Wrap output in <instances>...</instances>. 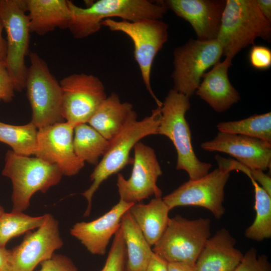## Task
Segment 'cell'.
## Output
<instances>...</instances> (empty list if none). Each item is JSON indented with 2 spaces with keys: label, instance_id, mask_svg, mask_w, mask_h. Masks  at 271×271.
Listing matches in <instances>:
<instances>
[{
  "label": "cell",
  "instance_id": "1",
  "mask_svg": "<svg viewBox=\"0 0 271 271\" xmlns=\"http://www.w3.org/2000/svg\"><path fill=\"white\" fill-rule=\"evenodd\" d=\"M160 108L157 107L152 110L150 115L141 120H138L137 114L135 115L119 133L109 141L102 159L90 175L92 184L81 193L88 202L84 216L89 215L92 197L102 183L133 163V159L129 157V153L136 144L147 136L158 134Z\"/></svg>",
  "mask_w": 271,
  "mask_h": 271
},
{
  "label": "cell",
  "instance_id": "2",
  "mask_svg": "<svg viewBox=\"0 0 271 271\" xmlns=\"http://www.w3.org/2000/svg\"><path fill=\"white\" fill-rule=\"evenodd\" d=\"M70 12L68 29L76 39L86 38L98 32L102 21L118 17L136 22L144 19L161 20L167 9L147 0H99L86 8L68 1Z\"/></svg>",
  "mask_w": 271,
  "mask_h": 271
},
{
  "label": "cell",
  "instance_id": "3",
  "mask_svg": "<svg viewBox=\"0 0 271 271\" xmlns=\"http://www.w3.org/2000/svg\"><path fill=\"white\" fill-rule=\"evenodd\" d=\"M260 38L271 40V22L261 13L256 0H227L217 40L223 55L232 60Z\"/></svg>",
  "mask_w": 271,
  "mask_h": 271
},
{
  "label": "cell",
  "instance_id": "4",
  "mask_svg": "<svg viewBox=\"0 0 271 271\" xmlns=\"http://www.w3.org/2000/svg\"><path fill=\"white\" fill-rule=\"evenodd\" d=\"M190 108L189 98L171 89L161 107L158 134L168 138L177 154L176 168L186 171L189 180H196L206 175L212 167L197 157L191 142V133L185 118Z\"/></svg>",
  "mask_w": 271,
  "mask_h": 271
},
{
  "label": "cell",
  "instance_id": "5",
  "mask_svg": "<svg viewBox=\"0 0 271 271\" xmlns=\"http://www.w3.org/2000/svg\"><path fill=\"white\" fill-rule=\"evenodd\" d=\"M5 160L2 175L12 183L14 211L26 210L34 194L45 193L58 184L62 176L56 165L37 157L18 155L12 150L7 152Z\"/></svg>",
  "mask_w": 271,
  "mask_h": 271
},
{
  "label": "cell",
  "instance_id": "6",
  "mask_svg": "<svg viewBox=\"0 0 271 271\" xmlns=\"http://www.w3.org/2000/svg\"><path fill=\"white\" fill-rule=\"evenodd\" d=\"M25 88L32 110V122L38 128L64 122L60 83L46 62L36 53L29 54Z\"/></svg>",
  "mask_w": 271,
  "mask_h": 271
},
{
  "label": "cell",
  "instance_id": "7",
  "mask_svg": "<svg viewBox=\"0 0 271 271\" xmlns=\"http://www.w3.org/2000/svg\"><path fill=\"white\" fill-rule=\"evenodd\" d=\"M210 236L209 219H189L176 215L170 218L163 234L152 250L168 263H195Z\"/></svg>",
  "mask_w": 271,
  "mask_h": 271
},
{
  "label": "cell",
  "instance_id": "8",
  "mask_svg": "<svg viewBox=\"0 0 271 271\" xmlns=\"http://www.w3.org/2000/svg\"><path fill=\"white\" fill-rule=\"evenodd\" d=\"M101 25L111 31L127 35L134 45V57L138 64L143 82L158 107L163 102L156 97L151 85L154 60L168 38V26L161 20L144 19L136 22L107 19Z\"/></svg>",
  "mask_w": 271,
  "mask_h": 271
},
{
  "label": "cell",
  "instance_id": "9",
  "mask_svg": "<svg viewBox=\"0 0 271 271\" xmlns=\"http://www.w3.org/2000/svg\"><path fill=\"white\" fill-rule=\"evenodd\" d=\"M25 0H0V21L7 34L5 62L15 90L25 88L30 30Z\"/></svg>",
  "mask_w": 271,
  "mask_h": 271
},
{
  "label": "cell",
  "instance_id": "10",
  "mask_svg": "<svg viewBox=\"0 0 271 271\" xmlns=\"http://www.w3.org/2000/svg\"><path fill=\"white\" fill-rule=\"evenodd\" d=\"M222 48L217 39H190L173 52L172 77L176 91L190 98L195 93L205 71L220 61Z\"/></svg>",
  "mask_w": 271,
  "mask_h": 271
},
{
  "label": "cell",
  "instance_id": "11",
  "mask_svg": "<svg viewBox=\"0 0 271 271\" xmlns=\"http://www.w3.org/2000/svg\"><path fill=\"white\" fill-rule=\"evenodd\" d=\"M59 83L62 94V114L74 127L87 123L107 97L103 83L92 74H72Z\"/></svg>",
  "mask_w": 271,
  "mask_h": 271
},
{
  "label": "cell",
  "instance_id": "12",
  "mask_svg": "<svg viewBox=\"0 0 271 271\" xmlns=\"http://www.w3.org/2000/svg\"><path fill=\"white\" fill-rule=\"evenodd\" d=\"M229 176L230 172L216 168L199 179L189 180L162 198L171 210L178 206H200L220 219L225 213L224 188Z\"/></svg>",
  "mask_w": 271,
  "mask_h": 271
},
{
  "label": "cell",
  "instance_id": "13",
  "mask_svg": "<svg viewBox=\"0 0 271 271\" xmlns=\"http://www.w3.org/2000/svg\"><path fill=\"white\" fill-rule=\"evenodd\" d=\"M133 167L130 177L126 179L118 174L116 186L119 199L128 203H139L154 196L162 197V191L157 182L162 171L154 150L141 142L133 147Z\"/></svg>",
  "mask_w": 271,
  "mask_h": 271
},
{
  "label": "cell",
  "instance_id": "14",
  "mask_svg": "<svg viewBox=\"0 0 271 271\" xmlns=\"http://www.w3.org/2000/svg\"><path fill=\"white\" fill-rule=\"evenodd\" d=\"M74 128L65 121L38 129V147L35 156L56 165L62 175L66 176L76 175L85 165L74 151Z\"/></svg>",
  "mask_w": 271,
  "mask_h": 271
},
{
  "label": "cell",
  "instance_id": "15",
  "mask_svg": "<svg viewBox=\"0 0 271 271\" xmlns=\"http://www.w3.org/2000/svg\"><path fill=\"white\" fill-rule=\"evenodd\" d=\"M63 245L58 221L47 214L44 224L34 232L28 233L12 250L10 271H33L39 263L51 258Z\"/></svg>",
  "mask_w": 271,
  "mask_h": 271
},
{
  "label": "cell",
  "instance_id": "16",
  "mask_svg": "<svg viewBox=\"0 0 271 271\" xmlns=\"http://www.w3.org/2000/svg\"><path fill=\"white\" fill-rule=\"evenodd\" d=\"M208 152L224 153L252 169L265 171L271 167V143L241 134L219 131L212 140L201 144Z\"/></svg>",
  "mask_w": 271,
  "mask_h": 271
},
{
  "label": "cell",
  "instance_id": "17",
  "mask_svg": "<svg viewBox=\"0 0 271 271\" xmlns=\"http://www.w3.org/2000/svg\"><path fill=\"white\" fill-rule=\"evenodd\" d=\"M157 2L190 24L197 40L216 39L226 5L223 0H166Z\"/></svg>",
  "mask_w": 271,
  "mask_h": 271
},
{
  "label": "cell",
  "instance_id": "18",
  "mask_svg": "<svg viewBox=\"0 0 271 271\" xmlns=\"http://www.w3.org/2000/svg\"><path fill=\"white\" fill-rule=\"evenodd\" d=\"M132 204L119 199L99 218L74 224L70 229V234L91 254L104 255L111 238L120 227L122 216Z\"/></svg>",
  "mask_w": 271,
  "mask_h": 271
},
{
  "label": "cell",
  "instance_id": "19",
  "mask_svg": "<svg viewBox=\"0 0 271 271\" xmlns=\"http://www.w3.org/2000/svg\"><path fill=\"white\" fill-rule=\"evenodd\" d=\"M232 60L225 58L204 73L195 93L216 112H222L240 99L239 93L231 84L228 70Z\"/></svg>",
  "mask_w": 271,
  "mask_h": 271
},
{
  "label": "cell",
  "instance_id": "20",
  "mask_svg": "<svg viewBox=\"0 0 271 271\" xmlns=\"http://www.w3.org/2000/svg\"><path fill=\"white\" fill-rule=\"evenodd\" d=\"M235 245L229 231L220 229L206 241L195 262L196 271H234L243 256Z\"/></svg>",
  "mask_w": 271,
  "mask_h": 271
},
{
  "label": "cell",
  "instance_id": "21",
  "mask_svg": "<svg viewBox=\"0 0 271 271\" xmlns=\"http://www.w3.org/2000/svg\"><path fill=\"white\" fill-rule=\"evenodd\" d=\"M31 33L44 35L57 28L68 29V0H25Z\"/></svg>",
  "mask_w": 271,
  "mask_h": 271
},
{
  "label": "cell",
  "instance_id": "22",
  "mask_svg": "<svg viewBox=\"0 0 271 271\" xmlns=\"http://www.w3.org/2000/svg\"><path fill=\"white\" fill-rule=\"evenodd\" d=\"M136 114L131 103L121 102L118 95L112 93L101 103L87 123L109 141Z\"/></svg>",
  "mask_w": 271,
  "mask_h": 271
},
{
  "label": "cell",
  "instance_id": "23",
  "mask_svg": "<svg viewBox=\"0 0 271 271\" xmlns=\"http://www.w3.org/2000/svg\"><path fill=\"white\" fill-rule=\"evenodd\" d=\"M170 210L162 197H155L146 204H133L128 209L151 246H153L163 234L170 219Z\"/></svg>",
  "mask_w": 271,
  "mask_h": 271
},
{
  "label": "cell",
  "instance_id": "24",
  "mask_svg": "<svg viewBox=\"0 0 271 271\" xmlns=\"http://www.w3.org/2000/svg\"><path fill=\"white\" fill-rule=\"evenodd\" d=\"M120 227L126 253L124 271H144L154 252L128 210L122 217Z\"/></svg>",
  "mask_w": 271,
  "mask_h": 271
},
{
  "label": "cell",
  "instance_id": "25",
  "mask_svg": "<svg viewBox=\"0 0 271 271\" xmlns=\"http://www.w3.org/2000/svg\"><path fill=\"white\" fill-rule=\"evenodd\" d=\"M108 144V140L87 123L77 124L74 128V151L77 157L84 163L96 165Z\"/></svg>",
  "mask_w": 271,
  "mask_h": 271
},
{
  "label": "cell",
  "instance_id": "26",
  "mask_svg": "<svg viewBox=\"0 0 271 271\" xmlns=\"http://www.w3.org/2000/svg\"><path fill=\"white\" fill-rule=\"evenodd\" d=\"M38 128L32 122L15 125L0 122V142L10 146L15 154L30 157L38 147Z\"/></svg>",
  "mask_w": 271,
  "mask_h": 271
},
{
  "label": "cell",
  "instance_id": "27",
  "mask_svg": "<svg viewBox=\"0 0 271 271\" xmlns=\"http://www.w3.org/2000/svg\"><path fill=\"white\" fill-rule=\"evenodd\" d=\"M254 191L256 215L252 223L245 230L248 239L261 241L271 237V196L254 180L250 179Z\"/></svg>",
  "mask_w": 271,
  "mask_h": 271
},
{
  "label": "cell",
  "instance_id": "28",
  "mask_svg": "<svg viewBox=\"0 0 271 271\" xmlns=\"http://www.w3.org/2000/svg\"><path fill=\"white\" fill-rule=\"evenodd\" d=\"M217 128L220 132L241 134L271 143V112L254 114L239 120L221 122Z\"/></svg>",
  "mask_w": 271,
  "mask_h": 271
},
{
  "label": "cell",
  "instance_id": "29",
  "mask_svg": "<svg viewBox=\"0 0 271 271\" xmlns=\"http://www.w3.org/2000/svg\"><path fill=\"white\" fill-rule=\"evenodd\" d=\"M47 217V214L35 217L23 212H5L0 219V246L5 247L12 238L38 228L44 224Z\"/></svg>",
  "mask_w": 271,
  "mask_h": 271
},
{
  "label": "cell",
  "instance_id": "30",
  "mask_svg": "<svg viewBox=\"0 0 271 271\" xmlns=\"http://www.w3.org/2000/svg\"><path fill=\"white\" fill-rule=\"evenodd\" d=\"M126 248L121 227L113 236L107 257L101 271H124Z\"/></svg>",
  "mask_w": 271,
  "mask_h": 271
},
{
  "label": "cell",
  "instance_id": "31",
  "mask_svg": "<svg viewBox=\"0 0 271 271\" xmlns=\"http://www.w3.org/2000/svg\"><path fill=\"white\" fill-rule=\"evenodd\" d=\"M234 271H271V265L266 255H258L256 249L251 247Z\"/></svg>",
  "mask_w": 271,
  "mask_h": 271
},
{
  "label": "cell",
  "instance_id": "32",
  "mask_svg": "<svg viewBox=\"0 0 271 271\" xmlns=\"http://www.w3.org/2000/svg\"><path fill=\"white\" fill-rule=\"evenodd\" d=\"M249 60L256 69H267L271 66V50L264 46L253 45L249 52Z\"/></svg>",
  "mask_w": 271,
  "mask_h": 271
},
{
  "label": "cell",
  "instance_id": "33",
  "mask_svg": "<svg viewBox=\"0 0 271 271\" xmlns=\"http://www.w3.org/2000/svg\"><path fill=\"white\" fill-rule=\"evenodd\" d=\"M38 271H78L72 261L62 254H53L50 258L41 263Z\"/></svg>",
  "mask_w": 271,
  "mask_h": 271
},
{
  "label": "cell",
  "instance_id": "34",
  "mask_svg": "<svg viewBox=\"0 0 271 271\" xmlns=\"http://www.w3.org/2000/svg\"><path fill=\"white\" fill-rule=\"evenodd\" d=\"M15 91L5 61H0V99L5 102L12 100Z\"/></svg>",
  "mask_w": 271,
  "mask_h": 271
},
{
  "label": "cell",
  "instance_id": "35",
  "mask_svg": "<svg viewBox=\"0 0 271 271\" xmlns=\"http://www.w3.org/2000/svg\"><path fill=\"white\" fill-rule=\"evenodd\" d=\"M144 271H168V262L154 252Z\"/></svg>",
  "mask_w": 271,
  "mask_h": 271
},
{
  "label": "cell",
  "instance_id": "36",
  "mask_svg": "<svg viewBox=\"0 0 271 271\" xmlns=\"http://www.w3.org/2000/svg\"><path fill=\"white\" fill-rule=\"evenodd\" d=\"M12 250L0 246V271H10Z\"/></svg>",
  "mask_w": 271,
  "mask_h": 271
},
{
  "label": "cell",
  "instance_id": "37",
  "mask_svg": "<svg viewBox=\"0 0 271 271\" xmlns=\"http://www.w3.org/2000/svg\"><path fill=\"white\" fill-rule=\"evenodd\" d=\"M195 264L186 262L168 263V271H196Z\"/></svg>",
  "mask_w": 271,
  "mask_h": 271
},
{
  "label": "cell",
  "instance_id": "38",
  "mask_svg": "<svg viewBox=\"0 0 271 271\" xmlns=\"http://www.w3.org/2000/svg\"><path fill=\"white\" fill-rule=\"evenodd\" d=\"M256 1L262 15L271 22V1L256 0Z\"/></svg>",
  "mask_w": 271,
  "mask_h": 271
},
{
  "label": "cell",
  "instance_id": "39",
  "mask_svg": "<svg viewBox=\"0 0 271 271\" xmlns=\"http://www.w3.org/2000/svg\"><path fill=\"white\" fill-rule=\"evenodd\" d=\"M4 28L0 21V61H5L7 55V41L3 36Z\"/></svg>",
  "mask_w": 271,
  "mask_h": 271
},
{
  "label": "cell",
  "instance_id": "40",
  "mask_svg": "<svg viewBox=\"0 0 271 271\" xmlns=\"http://www.w3.org/2000/svg\"><path fill=\"white\" fill-rule=\"evenodd\" d=\"M4 213L5 212L4 208L0 205V219Z\"/></svg>",
  "mask_w": 271,
  "mask_h": 271
},
{
  "label": "cell",
  "instance_id": "41",
  "mask_svg": "<svg viewBox=\"0 0 271 271\" xmlns=\"http://www.w3.org/2000/svg\"><path fill=\"white\" fill-rule=\"evenodd\" d=\"M0 100H1V99H0Z\"/></svg>",
  "mask_w": 271,
  "mask_h": 271
}]
</instances>
